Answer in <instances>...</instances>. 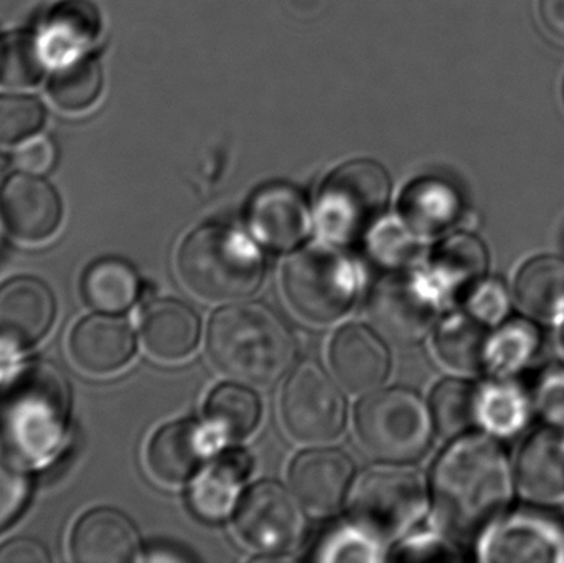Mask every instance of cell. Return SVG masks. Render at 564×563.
<instances>
[{
	"label": "cell",
	"mask_w": 564,
	"mask_h": 563,
	"mask_svg": "<svg viewBox=\"0 0 564 563\" xmlns=\"http://www.w3.org/2000/svg\"><path fill=\"white\" fill-rule=\"evenodd\" d=\"M426 491L416 473L400 466L368 469L350 498L354 524L378 542L406 534L424 515Z\"/></svg>",
	"instance_id": "9c48e42d"
},
{
	"label": "cell",
	"mask_w": 564,
	"mask_h": 563,
	"mask_svg": "<svg viewBox=\"0 0 564 563\" xmlns=\"http://www.w3.org/2000/svg\"><path fill=\"white\" fill-rule=\"evenodd\" d=\"M434 420L421 397L410 389L378 390L355 410V433L361 448L388 465L423 458L433 443Z\"/></svg>",
	"instance_id": "8992f818"
},
{
	"label": "cell",
	"mask_w": 564,
	"mask_h": 563,
	"mask_svg": "<svg viewBox=\"0 0 564 563\" xmlns=\"http://www.w3.org/2000/svg\"><path fill=\"white\" fill-rule=\"evenodd\" d=\"M460 215L459 192L443 178H417L401 195L400 220L421 240L446 234L459 221Z\"/></svg>",
	"instance_id": "cb8c5ba5"
},
{
	"label": "cell",
	"mask_w": 564,
	"mask_h": 563,
	"mask_svg": "<svg viewBox=\"0 0 564 563\" xmlns=\"http://www.w3.org/2000/svg\"><path fill=\"white\" fill-rule=\"evenodd\" d=\"M86 303L98 313L119 314L142 296L138 271L121 258H101L86 268L82 283Z\"/></svg>",
	"instance_id": "83f0119b"
},
{
	"label": "cell",
	"mask_w": 564,
	"mask_h": 563,
	"mask_svg": "<svg viewBox=\"0 0 564 563\" xmlns=\"http://www.w3.org/2000/svg\"><path fill=\"white\" fill-rule=\"evenodd\" d=\"M139 532L131 519L111 508H98L79 518L72 532L69 552L79 563L138 561Z\"/></svg>",
	"instance_id": "ffe728a7"
},
{
	"label": "cell",
	"mask_w": 564,
	"mask_h": 563,
	"mask_svg": "<svg viewBox=\"0 0 564 563\" xmlns=\"http://www.w3.org/2000/svg\"><path fill=\"white\" fill-rule=\"evenodd\" d=\"M13 162L20 171L40 174L48 171L55 162V148L48 139L33 136L19 144V149L13 154Z\"/></svg>",
	"instance_id": "b9f144b4"
},
{
	"label": "cell",
	"mask_w": 564,
	"mask_h": 563,
	"mask_svg": "<svg viewBox=\"0 0 564 563\" xmlns=\"http://www.w3.org/2000/svg\"><path fill=\"white\" fill-rule=\"evenodd\" d=\"M484 562H564V526L542 512H516L484 532Z\"/></svg>",
	"instance_id": "7c38bea8"
},
{
	"label": "cell",
	"mask_w": 564,
	"mask_h": 563,
	"mask_svg": "<svg viewBox=\"0 0 564 563\" xmlns=\"http://www.w3.org/2000/svg\"><path fill=\"white\" fill-rule=\"evenodd\" d=\"M141 337L145 350L161 362L187 359L200 340V320L177 300L149 303L142 313Z\"/></svg>",
	"instance_id": "44dd1931"
},
{
	"label": "cell",
	"mask_w": 564,
	"mask_h": 563,
	"mask_svg": "<svg viewBox=\"0 0 564 563\" xmlns=\"http://www.w3.org/2000/svg\"><path fill=\"white\" fill-rule=\"evenodd\" d=\"M207 423L227 440L247 439L257 430L261 419V403L257 393L241 383H225L208 397Z\"/></svg>",
	"instance_id": "4dcf8cb0"
},
{
	"label": "cell",
	"mask_w": 564,
	"mask_h": 563,
	"mask_svg": "<svg viewBox=\"0 0 564 563\" xmlns=\"http://www.w3.org/2000/svg\"><path fill=\"white\" fill-rule=\"evenodd\" d=\"M479 389L467 380L446 379L433 390L431 415L434 426L446 439H459L477 425Z\"/></svg>",
	"instance_id": "e575fe53"
},
{
	"label": "cell",
	"mask_w": 564,
	"mask_h": 563,
	"mask_svg": "<svg viewBox=\"0 0 564 563\" xmlns=\"http://www.w3.org/2000/svg\"><path fill=\"white\" fill-rule=\"evenodd\" d=\"M52 561L42 542L17 538L0 545V563H48Z\"/></svg>",
	"instance_id": "7bdbcfd3"
},
{
	"label": "cell",
	"mask_w": 564,
	"mask_h": 563,
	"mask_svg": "<svg viewBox=\"0 0 564 563\" xmlns=\"http://www.w3.org/2000/svg\"><path fill=\"white\" fill-rule=\"evenodd\" d=\"M555 326H558L560 350H562V354L564 356V313L563 316L560 317L558 323H556Z\"/></svg>",
	"instance_id": "7dc6e473"
},
{
	"label": "cell",
	"mask_w": 564,
	"mask_h": 563,
	"mask_svg": "<svg viewBox=\"0 0 564 563\" xmlns=\"http://www.w3.org/2000/svg\"><path fill=\"white\" fill-rule=\"evenodd\" d=\"M0 215L17 240L42 243L62 225V198L39 174L20 171L9 175L0 187Z\"/></svg>",
	"instance_id": "5bb4252c"
},
{
	"label": "cell",
	"mask_w": 564,
	"mask_h": 563,
	"mask_svg": "<svg viewBox=\"0 0 564 563\" xmlns=\"http://www.w3.org/2000/svg\"><path fill=\"white\" fill-rule=\"evenodd\" d=\"M529 422V397L519 387L499 379V382L479 389L477 425L487 433L499 439H513L525 430Z\"/></svg>",
	"instance_id": "1f68e13d"
},
{
	"label": "cell",
	"mask_w": 564,
	"mask_h": 563,
	"mask_svg": "<svg viewBox=\"0 0 564 563\" xmlns=\"http://www.w3.org/2000/svg\"><path fill=\"white\" fill-rule=\"evenodd\" d=\"M487 267L486 245L476 235L454 234L444 238L431 255L430 277L447 300L484 280Z\"/></svg>",
	"instance_id": "484cf974"
},
{
	"label": "cell",
	"mask_w": 564,
	"mask_h": 563,
	"mask_svg": "<svg viewBox=\"0 0 564 563\" xmlns=\"http://www.w3.org/2000/svg\"><path fill=\"white\" fill-rule=\"evenodd\" d=\"M431 496L437 521L451 535H484L512 501V466L502 446L489 436H459L434 463Z\"/></svg>",
	"instance_id": "6da1fadb"
},
{
	"label": "cell",
	"mask_w": 564,
	"mask_h": 563,
	"mask_svg": "<svg viewBox=\"0 0 564 563\" xmlns=\"http://www.w3.org/2000/svg\"><path fill=\"white\" fill-rule=\"evenodd\" d=\"M30 485L23 473L0 458V531L9 528L29 501Z\"/></svg>",
	"instance_id": "ab89813d"
},
{
	"label": "cell",
	"mask_w": 564,
	"mask_h": 563,
	"mask_svg": "<svg viewBox=\"0 0 564 563\" xmlns=\"http://www.w3.org/2000/svg\"><path fill=\"white\" fill-rule=\"evenodd\" d=\"M144 561L149 562H177V561H191L188 555L178 554L175 549L162 548V549H151L148 551V554L144 555Z\"/></svg>",
	"instance_id": "bcb514c9"
},
{
	"label": "cell",
	"mask_w": 564,
	"mask_h": 563,
	"mask_svg": "<svg viewBox=\"0 0 564 563\" xmlns=\"http://www.w3.org/2000/svg\"><path fill=\"white\" fill-rule=\"evenodd\" d=\"M381 542L358 528L357 524L332 529L318 541L314 561L375 562L381 561Z\"/></svg>",
	"instance_id": "74e56055"
},
{
	"label": "cell",
	"mask_w": 564,
	"mask_h": 563,
	"mask_svg": "<svg viewBox=\"0 0 564 563\" xmlns=\"http://www.w3.org/2000/svg\"><path fill=\"white\" fill-rule=\"evenodd\" d=\"M390 194V175L383 165L370 159L345 162L327 175L318 191V231L335 245L360 240L383 215Z\"/></svg>",
	"instance_id": "52a82bcc"
},
{
	"label": "cell",
	"mask_w": 564,
	"mask_h": 563,
	"mask_svg": "<svg viewBox=\"0 0 564 563\" xmlns=\"http://www.w3.org/2000/svg\"><path fill=\"white\" fill-rule=\"evenodd\" d=\"M135 354L128 321L115 314H91L69 334V357L89 376H111L124 369Z\"/></svg>",
	"instance_id": "ac0fdd59"
},
{
	"label": "cell",
	"mask_w": 564,
	"mask_h": 563,
	"mask_svg": "<svg viewBox=\"0 0 564 563\" xmlns=\"http://www.w3.org/2000/svg\"><path fill=\"white\" fill-rule=\"evenodd\" d=\"M535 407L549 426L564 430V370H550L535 390Z\"/></svg>",
	"instance_id": "60d3db41"
},
{
	"label": "cell",
	"mask_w": 564,
	"mask_h": 563,
	"mask_svg": "<svg viewBox=\"0 0 564 563\" xmlns=\"http://www.w3.org/2000/svg\"><path fill=\"white\" fill-rule=\"evenodd\" d=\"M56 301L43 281L12 278L0 284V350L20 353L39 344L52 329Z\"/></svg>",
	"instance_id": "9a60e30c"
},
{
	"label": "cell",
	"mask_w": 564,
	"mask_h": 563,
	"mask_svg": "<svg viewBox=\"0 0 564 563\" xmlns=\"http://www.w3.org/2000/svg\"><path fill=\"white\" fill-rule=\"evenodd\" d=\"M45 121V106L35 96L22 93L0 95V144H22L39 134Z\"/></svg>",
	"instance_id": "d590c367"
},
{
	"label": "cell",
	"mask_w": 564,
	"mask_h": 563,
	"mask_svg": "<svg viewBox=\"0 0 564 563\" xmlns=\"http://www.w3.org/2000/svg\"><path fill=\"white\" fill-rule=\"evenodd\" d=\"M447 548L436 535H420L411 539L406 544L401 545L394 559L400 561H434V559H446Z\"/></svg>",
	"instance_id": "ee69618b"
},
{
	"label": "cell",
	"mask_w": 564,
	"mask_h": 563,
	"mask_svg": "<svg viewBox=\"0 0 564 563\" xmlns=\"http://www.w3.org/2000/svg\"><path fill=\"white\" fill-rule=\"evenodd\" d=\"M444 300L430 273L397 270L368 293V323L391 346L414 347L430 336Z\"/></svg>",
	"instance_id": "ba28073f"
},
{
	"label": "cell",
	"mask_w": 564,
	"mask_h": 563,
	"mask_svg": "<svg viewBox=\"0 0 564 563\" xmlns=\"http://www.w3.org/2000/svg\"><path fill=\"white\" fill-rule=\"evenodd\" d=\"M207 350L215 369L231 382L267 389L292 369L297 343L276 311L261 303H243L215 313Z\"/></svg>",
	"instance_id": "3957f363"
},
{
	"label": "cell",
	"mask_w": 564,
	"mask_h": 563,
	"mask_svg": "<svg viewBox=\"0 0 564 563\" xmlns=\"http://www.w3.org/2000/svg\"><path fill=\"white\" fill-rule=\"evenodd\" d=\"M540 346V334L533 324L513 320L500 324L487 344L486 369L497 379H509L532 362Z\"/></svg>",
	"instance_id": "d6a6232c"
},
{
	"label": "cell",
	"mask_w": 564,
	"mask_h": 563,
	"mask_svg": "<svg viewBox=\"0 0 564 563\" xmlns=\"http://www.w3.org/2000/svg\"><path fill=\"white\" fill-rule=\"evenodd\" d=\"M253 469V458L245 450L234 448L221 453L195 478L191 488L192 511L204 521L227 518Z\"/></svg>",
	"instance_id": "603a6c76"
},
{
	"label": "cell",
	"mask_w": 564,
	"mask_h": 563,
	"mask_svg": "<svg viewBox=\"0 0 564 563\" xmlns=\"http://www.w3.org/2000/svg\"><path fill=\"white\" fill-rule=\"evenodd\" d=\"M354 472V463L340 450H311L294 459L289 479L295 498L307 511L327 516L340 508Z\"/></svg>",
	"instance_id": "e0dca14e"
},
{
	"label": "cell",
	"mask_w": 564,
	"mask_h": 563,
	"mask_svg": "<svg viewBox=\"0 0 564 563\" xmlns=\"http://www.w3.org/2000/svg\"><path fill=\"white\" fill-rule=\"evenodd\" d=\"M509 311V291L499 280H480L467 291L466 313L484 326H500Z\"/></svg>",
	"instance_id": "f35d334b"
},
{
	"label": "cell",
	"mask_w": 564,
	"mask_h": 563,
	"mask_svg": "<svg viewBox=\"0 0 564 563\" xmlns=\"http://www.w3.org/2000/svg\"><path fill=\"white\" fill-rule=\"evenodd\" d=\"M301 501L273 481L248 489L235 516V531L261 554H284L301 542L305 518Z\"/></svg>",
	"instance_id": "8fae6325"
},
{
	"label": "cell",
	"mask_w": 564,
	"mask_h": 563,
	"mask_svg": "<svg viewBox=\"0 0 564 563\" xmlns=\"http://www.w3.org/2000/svg\"><path fill=\"white\" fill-rule=\"evenodd\" d=\"M48 65L39 33L12 32L0 39V85L6 88L39 85Z\"/></svg>",
	"instance_id": "836d02e7"
},
{
	"label": "cell",
	"mask_w": 564,
	"mask_h": 563,
	"mask_svg": "<svg viewBox=\"0 0 564 563\" xmlns=\"http://www.w3.org/2000/svg\"><path fill=\"white\" fill-rule=\"evenodd\" d=\"M69 409L62 370L40 360L19 367L0 387V448L12 462L43 465L63 445Z\"/></svg>",
	"instance_id": "7a4b0ae2"
},
{
	"label": "cell",
	"mask_w": 564,
	"mask_h": 563,
	"mask_svg": "<svg viewBox=\"0 0 564 563\" xmlns=\"http://www.w3.org/2000/svg\"><path fill=\"white\" fill-rule=\"evenodd\" d=\"M280 415L292 440L324 445L344 432L347 403L340 387L318 364L304 362L292 370L282 387Z\"/></svg>",
	"instance_id": "30bf717a"
},
{
	"label": "cell",
	"mask_w": 564,
	"mask_h": 563,
	"mask_svg": "<svg viewBox=\"0 0 564 563\" xmlns=\"http://www.w3.org/2000/svg\"><path fill=\"white\" fill-rule=\"evenodd\" d=\"M101 17L88 0H63L48 13L39 36L50 65H58L86 50L98 39Z\"/></svg>",
	"instance_id": "d4e9b609"
},
{
	"label": "cell",
	"mask_w": 564,
	"mask_h": 563,
	"mask_svg": "<svg viewBox=\"0 0 564 563\" xmlns=\"http://www.w3.org/2000/svg\"><path fill=\"white\" fill-rule=\"evenodd\" d=\"M177 277L188 293L208 303H235L258 293L267 261L240 228L207 224L192 231L177 251Z\"/></svg>",
	"instance_id": "277c9868"
},
{
	"label": "cell",
	"mask_w": 564,
	"mask_h": 563,
	"mask_svg": "<svg viewBox=\"0 0 564 563\" xmlns=\"http://www.w3.org/2000/svg\"><path fill=\"white\" fill-rule=\"evenodd\" d=\"M423 240L410 230L403 221H387L375 225L368 237V251L377 263L383 267L404 268L420 257Z\"/></svg>",
	"instance_id": "8d00e7d4"
},
{
	"label": "cell",
	"mask_w": 564,
	"mask_h": 563,
	"mask_svg": "<svg viewBox=\"0 0 564 563\" xmlns=\"http://www.w3.org/2000/svg\"><path fill=\"white\" fill-rule=\"evenodd\" d=\"M516 296L533 320L558 323L564 313V260L539 257L523 264L516 280Z\"/></svg>",
	"instance_id": "4316f807"
},
{
	"label": "cell",
	"mask_w": 564,
	"mask_h": 563,
	"mask_svg": "<svg viewBox=\"0 0 564 563\" xmlns=\"http://www.w3.org/2000/svg\"><path fill=\"white\" fill-rule=\"evenodd\" d=\"M337 382L351 393H368L387 380L391 357L370 327L350 324L337 331L328 350Z\"/></svg>",
	"instance_id": "d6986e66"
},
{
	"label": "cell",
	"mask_w": 564,
	"mask_h": 563,
	"mask_svg": "<svg viewBox=\"0 0 564 563\" xmlns=\"http://www.w3.org/2000/svg\"><path fill=\"white\" fill-rule=\"evenodd\" d=\"M247 221L254 237L273 251H291L311 231V210L294 185L270 182L251 195Z\"/></svg>",
	"instance_id": "2e32d148"
},
{
	"label": "cell",
	"mask_w": 564,
	"mask_h": 563,
	"mask_svg": "<svg viewBox=\"0 0 564 563\" xmlns=\"http://www.w3.org/2000/svg\"><path fill=\"white\" fill-rule=\"evenodd\" d=\"M540 15L553 35L564 39V0H540Z\"/></svg>",
	"instance_id": "f6af8a7d"
},
{
	"label": "cell",
	"mask_w": 564,
	"mask_h": 563,
	"mask_svg": "<svg viewBox=\"0 0 564 563\" xmlns=\"http://www.w3.org/2000/svg\"><path fill=\"white\" fill-rule=\"evenodd\" d=\"M102 82L101 65L91 56L79 55L55 65L46 89L63 111L82 112L98 102Z\"/></svg>",
	"instance_id": "f546056e"
},
{
	"label": "cell",
	"mask_w": 564,
	"mask_h": 563,
	"mask_svg": "<svg viewBox=\"0 0 564 563\" xmlns=\"http://www.w3.org/2000/svg\"><path fill=\"white\" fill-rule=\"evenodd\" d=\"M224 443L207 422L169 423L149 442L145 465L161 485L181 486L195 478Z\"/></svg>",
	"instance_id": "4fadbf2b"
},
{
	"label": "cell",
	"mask_w": 564,
	"mask_h": 563,
	"mask_svg": "<svg viewBox=\"0 0 564 563\" xmlns=\"http://www.w3.org/2000/svg\"><path fill=\"white\" fill-rule=\"evenodd\" d=\"M517 483L530 501L546 505L564 498V430L549 426L527 440L517 463Z\"/></svg>",
	"instance_id": "7402d4cb"
},
{
	"label": "cell",
	"mask_w": 564,
	"mask_h": 563,
	"mask_svg": "<svg viewBox=\"0 0 564 563\" xmlns=\"http://www.w3.org/2000/svg\"><path fill=\"white\" fill-rule=\"evenodd\" d=\"M281 290L288 306L312 326L337 323L354 306L358 274L354 261L332 241L305 245L285 260Z\"/></svg>",
	"instance_id": "5b68a950"
},
{
	"label": "cell",
	"mask_w": 564,
	"mask_h": 563,
	"mask_svg": "<svg viewBox=\"0 0 564 563\" xmlns=\"http://www.w3.org/2000/svg\"><path fill=\"white\" fill-rule=\"evenodd\" d=\"M487 326L469 313L453 314L437 326L434 350L441 362L457 372L473 373L486 369Z\"/></svg>",
	"instance_id": "f1b7e54d"
}]
</instances>
